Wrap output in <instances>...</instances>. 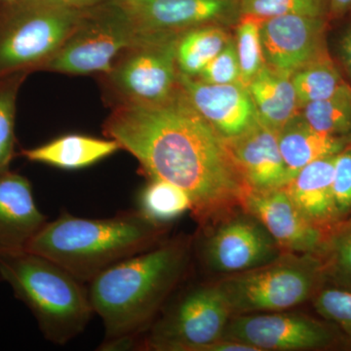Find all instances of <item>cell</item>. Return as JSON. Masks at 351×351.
<instances>
[{
  "instance_id": "cell-11",
  "label": "cell",
  "mask_w": 351,
  "mask_h": 351,
  "mask_svg": "<svg viewBox=\"0 0 351 351\" xmlns=\"http://www.w3.org/2000/svg\"><path fill=\"white\" fill-rule=\"evenodd\" d=\"M282 253L265 226L246 211L223 221L209 235L202 251L208 267L226 274L262 267Z\"/></svg>"
},
{
  "instance_id": "cell-25",
  "label": "cell",
  "mask_w": 351,
  "mask_h": 351,
  "mask_svg": "<svg viewBox=\"0 0 351 351\" xmlns=\"http://www.w3.org/2000/svg\"><path fill=\"white\" fill-rule=\"evenodd\" d=\"M191 208L189 195L181 188L160 179H149L138 196V211L159 226H167Z\"/></svg>"
},
{
  "instance_id": "cell-28",
  "label": "cell",
  "mask_w": 351,
  "mask_h": 351,
  "mask_svg": "<svg viewBox=\"0 0 351 351\" xmlns=\"http://www.w3.org/2000/svg\"><path fill=\"white\" fill-rule=\"evenodd\" d=\"M261 19L241 15L237 22V45L241 83L248 86L265 66L260 34Z\"/></svg>"
},
{
  "instance_id": "cell-7",
  "label": "cell",
  "mask_w": 351,
  "mask_h": 351,
  "mask_svg": "<svg viewBox=\"0 0 351 351\" xmlns=\"http://www.w3.org/2000/svg\"><path fill=\"white\" fill-rule=\"evenodd\" d=\"M176 34H138L100 75L103 95L112 108L154 105L180 88Z\"/></svg>"
},
{
  "instance_id": "cell-5",
  "label": "cell",
  "mask_w": 351,
  "mask_h": 351,
  "mask_svg": "<svg viewBox=\"0 0 351 351\" xmlns=\"http://www.w3.org/2000/svg\"><path fill=\"white\" fill-rule=\"evenodd\" d=\"M84 9L61 0L0 3V78L41 71L56 54Z\"/></svg>"
},
{
  "instance_id": "cell-24",
  "label": "cell",
  "mask_w": 351,
  "mask_h": 351,
  "mask_svg": "<svg viewBox=\"0 0 351 351\" xmlns=\"http://www.w3.org/2000/svg\"><path fill=\"white\" fill-rule=\"evenodd\" d=\"M326 285L351 292V214L328 228L321 245Z\"/></svg>"
},
{
  "instance_id": "cell-17",
  "label": "cell",
  "mask_w": 351,
  "mask_h": 351,
  "mask_svg": "<svg viewBox=\"0 0 351 351\" xmlns=\"http://www.w3.org/2000/svg\"><path fill=\"white\" fill-rule=\"evenodd\" d=\"M46 223L29 180L11 171L0 176V256L27 250Z\"/></svg>"
},
{
  "instance_id": "cell-36",
  "label": "cell",
  "mask_w": 351,
  "mask_h": 351,
  "mask_svg": "<svg viewBox=\"0 0 351 351\" xmlns=\"http://www.w3.org/2000/svg\"><path fill=\"white\" fill-rule=\"evenodd\" d=\"M9 1H12V0H0V3H1V2H9Z\"/></svg>"
},
{
  "instance_id": "cell-19",
  "label": "cell",
  "mask_w": 351,
  "mask_h": 351,
  "mask_svg": "<svg viewBox=\"0 0 351 351\" xmlns=\"http://www.w3.org/2000/svg\"><path fill=\"white\" fill-rule=\"evenodd\" d=\"M289 182L307 164L334 156L351 145V137H336L314 130L298 112L277 133Z\"/></svg>"
},
{
  "instance_id": "cell-3",
  "label": "cell",
  "mask_w": 351,
  "mask_h": 351,
  "mask_svg": "<svg viewBox=\"0 0 351 351\" xmlns=\"http://www.w3.org/2000/svg\"><path fill=\"white\" fill-rule=\"evenodd\" d=\"M166 226L138 211L108 219H83L64 213L46 223L27 252L49 258L78 280L89 283L106 269L162 242Z\"/></svg>"
},
{
  "instance_id": "cell-14",
  "label": "cell",
  "mask_w": 351,
  "mask_h": 351,
  "mask_svg": "<svg viewBox=\"0 0 351 351\" xmlns=\"http://www.w3.org/2000/svg\"><path fill=\"white\" fill-rule=\"evenodd\" d=\"M242 208L265 226L283 253L319 252L327 230L307 219L295 206L285 188L250 191Z\"/></svg>"
},
{
  "instance_id": "cell-9",
  "label": "cell",
  "mask_w": 351,
  "mask_h": 351,
  "mask_svg": "<svg viewBox=\"0 0 351 351\" xmlns=\"http://www.w3.org/2000/svg\"><path fill=\"white\" fill-rule=\"evenodd\" d=\"M232 316L217 285L193 289L152 323L138 350L204 351L205 346L223 339Z\"/></svg>"
},
{
  "instance_id": "cell-33",
  "label": "cell",
  "mask_w": 351,
  "mask_h": 351,
  "mask_svg": "<svg viewBox=\"0 0 351 351\" xmlns=\"http://www.w3.org/2000/svg\"><path fill=\"white\" fill-rule=\"evenodd\" d=\"M337 51H338V66L341 73H343L351 82V22L339 38Z\"/></svg>"
},
{
  "instance_id": "cell-31",
  "label": "cell",
  "mask_w": 351,
  "mask_h": 351,
  "mask_svg": "<svg viewBox=\"0 0 351 351\" xmlns=\"http://www.w3.org/2000/svg\"><path fill=\"white\" fill-rule=\"evenodd\" d=\"M195 78L209 84L241 83L234 39L230 38L225 48Z\"/></svg>"
},
{
  "instance_id": "cell-1",
  "label": "cell",
  "mask_w": 351,
  "mask_h": 351,
  "mask_svg": "<svg viewBox=\"0 0 351 351\" xmlns=\"http://www.w3.org/2000/svg\"><path fill=\"white\" fill-rule=\"evenodd\" d=\"M104 133L135 157L149 179L181 188L203 225L242 206L250 191L226 138L195 110L181 84L161 103L112 108Z\"/></svg>"
},
{
  "instance_id": "cell-21",
  "label": "cell",
  "mask_w": 351,
  "mask_h": 351,
  "mask_svg": "<svg viewBox=\"0 0 351 351\" xmlns=\"http://www.w3.org/2000/svg\"><path fill=\"white\" fill-rule=\"evenodd\" d=\"M247 89L258 119L277 133L299 112L297 94L288 73L265 64Z\"/></svg>"
},
{
  "instance_id": "cell-22",
  "label": "cell",
  "mask_w": 351,
  "mask_h": 351,
  "mask_svg": "<svg viewBox=\"0 0 351 351\" xmlns=\"http://www.w3.org/2000/svg\"><path fill=\"white\" fill-rule=\"evenodd\" d=\"M226 27L203 25L180 34L176 45V60L180 73L191 77L199 75L232 38Z\"/></svg>"
},
{
  "instance_id": "cell-34",
  "label": "cell",
  "mask_w": 351,
  "mask_h": 351,
  "mask_svg": "<svg viewBox=\"0 0 351 351\" xmlns=\"http://www.w3.org/2000/svg\"><path fill=\"white\" fill-rule=\"evenodd\" d=\"M327 15L330 22L351 15V0H326Z\"/></svg>"
},
{
  "instance_id": "cell-8",
  "label": "cell",
  "mask_w": 351,
  "mask_h": 351,
  "mask_svg": "<svg viewBox=\"0 0 351 351\" xmlns=\"http://www.w3.org/2000/svg\"><path fill=\"white\" fill-rule=\"evenodd\" d=\"M137 36L117 0L85 8L75 29L41 71L71 75H104Z\"/></svg>"
},
{
  "instance_id": "cell-29",
  "label": "cell",
  "mask_w": 351,
  "mask_h": 351,
  "mask_svg": "<svg viewBox=\"0 0 351 351\" xmlns=\"http://www.w3.org/2000/svg\"><path fill=\"white\" fill-rule=\"evenodd\" d=\"M239 12L261 20L289 15L328 19L326 0H239Z\"/></svg>"
},
{
  "instance_id": "cell-13",
  "label": "cell",
  "mask_w": 351,
  "mask_h": 351,
  "mask_svg": "<svg viewBox=\"0 0 351 351\" xmlns=\"http://www.w3.org/2000/svg\"><path fill=\"white\" fill-rule=\"evenodd\" d=\"M325 17L289 15L261 20L263 59L270 68L292 75L304 64L329 55Z\"/></svg>"
},
{
  "instance_id": "cell-32",
  "label": "cell",
  "mask_w": 351,
  "mask_h": 351,
  "mask_svg": "<svg viewBox=\"0 0 351 351\" xmlns=\"http://www.w3.org/2000/svg\"><path fill=\"white\" fill-rule=\"evenodd\" d=\"M332 195L341 221L351 214V145L335 157Z\"/></svg>"
},
{
  "instance_id": "cell-15",
  "label": "cell",
  "mask_w": 351,
  "mask_h": 351,
  "mask_svg": "<svg viewBox=\"0 0 351 351\" xmlns=\"http://www.w3.org/2000/svg\"><path fill=\"white\" fill-rule=\"evenodd\" d=\"M179 80L195 110L226 140L244 133L257 121L255 106L242 83L209 84L181 73Z\"/></svg>"
},
{
  "instance_id": "cell-6",
  "label": "cell",
  "mask_w": 351,
  "mask_h": 351,
  "mask_svg": "<svg viewBox=\"0 0 351 351\" xmlns=\"http://www.w3.org/2000/svg\"><path fill=\"white\" fill-rule=\"evenodd\" d=\"M216 285L234 316L299 306L326 286V277L316 254L282 253L274 262L230 274Z\"/></svg>"
},
{
  "instance_id": "cell-23",
  "label": "cell",
  "mask_w": 351,
  "mask_h": 351,
  "mask_svg": "<svg viewBox=\"0 0 351 351\" xmlns=\"http://www.w3.org/2000/svg\"><path fill=\"white\" fill-rule=\"evenodd\" d=\"M300 108L324 100L348 84L331 55L304 64L291 75Z\"/></svg>"
},
{
  "instance_id": "cell-10",
  "label": "cell",
  "mask_w": 351,
  "mask_h": 351,
  "mask_svg": "<svg viewBox=\"0 0 351 351\" xmlns=\"http://www.w3.org/2000/svg\"><path fill=\"white\" fill-rule=\"evenodd\" d=\"M223 339L258 351L324 350L345 345L338 328L329 321L282 311L232 316Z\"/></svg>"
},
{
  "instance_id": "cell-4",
  "label": "cell",
  "mask_w": 351,
  "mask_h": 351,
  "mask_svg": "<svg viewBox=\"0 0 351 351\" xmlns=\"http://www.w3.org/2000/svg\"><path fill=\"white\" fill-rule=\"evenodd\" d=\"M0 278L29 307L45 339L56 345L82 334L95 313L85 283L43 256L27 251L0 256Z\"/></svg>"
},
{
  "instance_id": "cell-35",
  "label": "cell",
  "mask_w": 351,
  "mask_h": 351,
  "mask_svg": "<svg viewBox=\"0 0 351 351\" xmlns=\"http://www.w3.org/2000/svg\"><path fill=\"white\" fill-rule=\"evenodd\" d=\"M61 1H63L66 5L75 7V8L85 9L99 5L108 0H61Z\"/></svg>"
},
{
  "instance_id": "cell-18",
  "label": "cell",
  "mask_w": 351,
  "mask_h": 351,
  "mask_svg": "<svg viewBox=\"0 0 351 351\" xmlns=\"http://www.w3.org/2000/svg\"><path fill=\"white\" fill-rule=\"evenodd\" d=\"M336 156L307 164L284 186L299 211L324 230L339 221L332 195Z\"/></svg>"
},
{
  "instance_id": "cell-2",
  "label": "cell",
  "mask_w": 351,
  "mask_h": 351,
  "mask_svg": "<svg viewBox=\"0 0 351 351\" xmlns=\"http://www.w3.org/2000/svg\"><path fill=\"white\" fill-rule=\"evenodd\" d=\"M191 241H162L106 269L88 286L105 326L100 350H138L140 341L188 269Z\"/></svg>"
},
{
  "instance_id": "cell-30",
  "label": "cell",
  "mask_w": 351,
  "mask_h": 351,
  "mask_svg": "<svg viewBox=\"0 0 351 351\" xmlns=\"http://www.w3.org/2000/svg\"><path fill=\"white\" fill-rule=\"evenodd\" d=\"M311 301L316 313L338 328L345 346L351 348V292L326 285Z\"/></svg>"
},
{
  "instance_id": "cell-16",
  "label": "cell",
  "mask_w": 351,
  "mask_h": 351,
  "mask_svg": "<svg viewBox=\"0 0 351 351\" xmlns=\"http://www.w3.org/2000/svg\"><path fill=\"white\" fill-rule=\"evenodd\" d=\"M226 142L251 191H267L287 186V171L276 131L257 119L248 130Z\"/></svg>"
},
{
  "instance_id": "cell-20",
  "label": "cell",
  "mask_w": 351,
  "mask_h": 351,
  "mask_svg": "<svg viewBox=\"0 0 351 351\" xmlns=\"http://www.w3.org/2000/svg\"><path fill=\"white\" fill-rule=\"evenodd\" d=\"M120 149L119 143L112 138L104 140L82 134H68L39 147L24 149L22 156L32 162L59 169L80 170L94 165Z\"/></svg>"
},
{
  "instance_id": "cell-12",
  "label": "cell",
  "mask_w": 351,
  "mask_h": 351,
  "mask_svg": "<svg viewBox=\"0 0 351 351\" xmlns=\"http://www.w3.org/2000/svg\"><path fill=\"white\" fill-rule=\"evenodd\" d=\"M138 34H180L240 17L239 0H117Z\"/></svg>"
},
{
  "instance_id": "cell-27",
  "label": "cell",
  "mask_w": 351,
  "mask_h": 351,
  "mask_svg": "<svg viewBox=\"0 0 351 351\" xmlns=\"http://www.w3.org/2000/svg\"><path fill=\"white\" fill-rule=\"evenodd\" d=\"M27 75L18 73L0 78V176L10 171L15 149L16 101Z\"/></svg>"
},
{
  "instance_id": "cell-26",
  "label": "cell",
  "mask_w": 351,
  "mask_h": 351,
  "mask_svg": "<svg viewBox=\"0 0 351 351\" xmlns=\"http://www.w3.org/2000/svg\"><path fill=\"white\" fill-rule=\"evenodd\" d=\"M299 112L306 123L319 133L351 137V85L348 83L324 100L307 104Z\"/></svg>"
}]
</instances>
